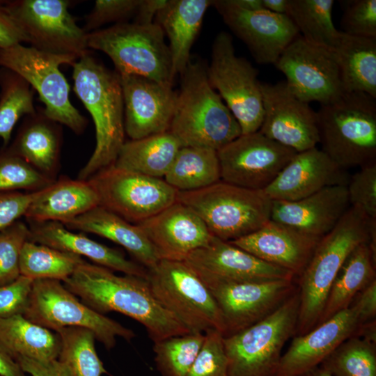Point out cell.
Segmentation results:
<instances>
[{"mask_svg": "<svg viewBox=\"0 0 376 376\" xmlns=\"http://www.w3.org/2000/svg\"><path fill=\"white\" fill-rule=\"evenodd\" d=\"M320 366L333 376H376V343L357 336L350 337Z\"/></svg>", "mask_w": 376, "mask_h": 376, "instance_id": "obj_40", "label": "cell"}, {"mask_svg": "<svg viewBox=\"0 0 376 376\" xmlns=\"http://www.w3.org/2000/svg\"><path fill=\"white\" fill-rule=\"evenodd\" d=\"M27 42V39L9 13L0 7V49Z\"/></svg>", "mask_w": 376, "mask_h": 376, "instance_id": "obj_52", "label": "cell"}, {"mask_svg": "<svg viewBox=\"0 0 376 376\" xmlns=\"http://www.w3.org/2000/svg\"><path fill=\"white\" fill-rule=\"evenodd\" d=\"M29 240L84 256L96 265L125 274L146 279L148 269L127 259L119 251L76 233L58 221L31 222Z\"/></svg>", "mask_w": 376, "mask_h": 376, "instance_id": "obj_27", "label": "cell"}, {"mask_svg": "<svg viewBox=\"0 0 376 376\" xmlns=\"http://www.w3.org/2000/svg\"><path fill=\"white\" fill-rule=\"evenodd\" d=\"M180 75L169 132L182 146L218 151L240 136L238 122L208 80L207 65L191 59Z\"/></svg>", "mask_w": 376, "mask_h": 376, "instance_id": "obj_4", "label": "cell"}, {"mask_svg": "<svg viewBox=\"0 0 376 376\" xmlns=\"http://www.w3.org/2000/svg\"><path fill=\"white\" fill-rule=\"evenodd\" d=\"M201 279L221 311L224 324V337L239 332L268 316L297 289L295 280L230 281Z\"/></svg>", "mask_w": 376, "mask_h": 376, "instance_id": "obj_15", "label": "cell"}, {"mask_svg": "<svg viewBox=\"0 0 376 376\" xmlns=\"http://www.w3.org/2000/svg\"><path fill=\"white\" fill-rule=\"evenodd\" d=\"M350 205L376 219V162L360 167L347 185Z\"/></svg>", "mask_w": 376, "mask_h": 376, "instance_id": "obj_47", "label": "cell"}, {"mask_svg": "<svg viewBox=\"0 0 376 376\" xmlns=\"http://www.w3.org/2000/svg\"><path fill=\"white\" fill-rule=\"evenodd\" d=\"M263 118L259 132L297 152L320 142L316 112L297 97L285 81L260 84Z\"/></svg>", "mask_w": 376, "mask_h": 376, "instance_id": "obj_18", "label": "cell"}, {"mask_svg": "<svg viewBox=\"0 0 376 376\" xmlns=\"http://www.w3.org/2000/svg\"><path fill=\"white\" fill-rule=\"evenodd\" d=\"M350 176L317 147L297 152L263 191L272 201H293L325 187L347 185Z\"/></svg>", "mask_w": 376, "mask_h": 376, "instance_id": "obj_24", "label": "cell"}, {"mask_svg": "<svg viewBox=\"0 0 376 376\" xmlns=\"http://www.w3.org/2000/svg\"><path fill=\"white\" fill-rule=\"evenodd\" d=\"M84 260L72 253L26 241L19 259L20 275L33 281L55 279L63 281Z\"/></svg>", "mask_w": 376, "mask_h": 376, "instance_id": "obj_38", "label": "cell"}, {"mask_svg": "<svg viewBox=\"0 0 376 376\" xmlns=\"http://www.w3.org/2000/svg\"><path fill=\"white\" fill-rule=\"evenodd\" d=\"M375 234L376 219L350 206L334 228L318 241L297 277L299 307L295 336L305 334L317 326L341 266L358 245L369 242Z\"/></svg>", "mask_w": 376, "mask_h": 376, "instance_id": "obj_2", "label": "cell"}, {"mask_svg": "<svg viewBox=\"0 0 376 376\" xmlns=\"http://www.w3.org/2000/svg\"><path fill=\"white\" fill-rule=\"evenodd\" d=\"M376 256L369 242L358 245L339 269L317 325L350 306L355 297L376 279Z\"/></svg>", "mask_w": 376, "mask_h": 376, "instance_id": "obj_32", "label": "cell"}, {"mask_svg": "<svg viewBox=\"0 0 376 376\" xmlns=\"http://www.w3.org/2000/svg\"><path fill=\"white\" fill-rule=\"evenodd\" d=\"M183 147L169 131L125 141L113 165L120 169L162 178Z\"/></svg>", "mask_w": 376, "mask_h": 376, "instance_id": "obj_34", "label": "cell"}, {"mask_svg": "<svg viewBox=\"0 0 376 376\" xmlns=\"http://www.w3.org/2000/svg\"><path fill=\"white\" fill-rule=\"evenodd\" d=\"M375 99L344 92L316 112L321 150L343 169L375 162Z\"/></svg>", "mask_w": 376, "mask_h": 376, "instance_id": "obj_5", "label": "cell"}, {"mask_svg": "<svg viewBox=\"0 0 376 376\" xmlns=\"http://www.w3.org/2000/svg\"><path fill=\"white\" fill-rule=\"evenodd\" d=\"M207 75L238 122L242 134L258 132L263 118L258 72L246 59L236 55L230 33L221 31L216 36Z\"/></svg>", "mask_w": 376, "mask_h": 376, "instance_id": "obj_12", "label": "cell"}, {"mask_svg": "<svg viewBox=\"0 0 376 376\" xmlns=\"http://www.w3.org/2000/svg\"><path fill=\"white\" fill-rule=\"evenodd\" d=\"M201 278L230 281L295 280L289 271L266 263L229 242L212 236L185 260Z\"/></svg>", "mask_w": 376, "mask_h": 376, "instance_id": "obj_22", "label": "cell"}, {"mask_svg": "<svg viewBox=\"0 0 376 376\" xmlns=\"http://www.w3.org/2000/svg\"><path fill=\"white\" fill-rule=\"evenodd\" d=\"M363 323L376 319V279L363 289L352 302Z\"/></svg>", "mask_w": 376, "mask_h": 376, "instance_id": "obj_53", "label": "cell"}, {"mask_svg": "<svg viewBox=\"0 0 376 376\" xmlns=\"http://www.w3.org/2000/svg\"><path fill=\"white\" fill-rule=\"evenodd\" d=\"M36 191L0 192V230L24 216Z\"/></svg>", "mask_w": 376, "mask_h": 376, "instance_id": "obj_50", "label": "cell"}, {"mask_svg": "<svg viewBox=\"0 0 376 376\" xmlns=\"http://www.w3.org/2000/svg\"><path fill=\"white\" fill-rule=\"evenodd\" d=\"M78 59L17 44L0 49V66L20 76L36 91L45 107V116L77 134L87 126L86 118L70 100V86L60 70L63 64Z\"/></svg>", "mask_w": 376, "mask_h": 376, "instance_id": "obj_10", "label": "cell"}, {"mask_svg": "<svg viewBox=\"0 0 376 376\" xmlns=\"http://www.w3.org/2000/svg\"><path fill=\"white\" fill-rule=\"evenodd\" d=\"M299 307V289L259 322L224 337L229 376H274L282 349L295 336Z\"/></svg>", "mask_w": 376, "mask_h": 376, "instance_id": "obj_8", "label": "cell"}, {"mask_svg": "<svg viewBox=\"0 0 376 376\" xmlns=\"http://www.w3.org/2000/svg\"><path fill=\"white\" fill-rule=\"evenodd\" d=\"M141 3V0H97L86 16L84 30L88 33L107 23L125 22V19L136 15Z\"/></svg>", "mask_w": 376, "mask_h": 376, "instance_id": "obj_48", "label": "cell"}, {"mask_svg": "<svg viewBox=\"0 0 376 376\" xmlns=\"http://www.w3.org/2000/svg\"><path fill=\"white\" fill-rule=\"evenodd\" d=\"M296 153L259 131L241 134L217 151L221 180L263 191Z\"/></svg>", "mask_w": 376, "mask_h": 376, "instance_id": "obj_16", "label": "cell"}, {"mask_svg": "<svg viewBox=\"0 0 376 376\" xmlns=\"http://www.w3.org/2000/svg\"><path fill=\"white\" fill-rule=\"evenodd\" d=\"M69 230L93 233L125 249L147 269L160 260L143 229L101 205L63 224Z\"/></svg>", "mask_w": 376, "mask_h": 376, "instance_id": "obj_30", "label": "cell"}, {"mask_svg": "<svg viewBox=\"0 0 376 376\" xmlns=\"http://www.w3.org/2000/svg\"><path fill=\"white\" fill-rule=\"evenodd\" d=\"M54 181L24 159L9 152L0 154V192L42 189Z\"/></svg>", "mask_w": 376, "mask_h": 376, "instance_id": "obj_43", "label": "cell"}, {"mask_svg": "<svg viewBox=\"0 0 376 376\" xmlns=\"http://www.w3.org/2000/svg\"><path fill=\"white\" fill-rule=\"evenodd\" d=\"M308 376H333L325 369L322 368L320 366L315 368L308 373Z\"/></svg>", "mask_w": 376, "mask_h": 376, "instance_id": "obj_59", "label": "cell"}, {"mask_svg": "<svg viewBox=\"0 0 376 376\" xmlns=\"http://www.w3.org/2000/svg\"><path fill=\"white\" fill-rule=\"evenodd\" d=\"M212 6L260 64L274 65L285 49L299 35L287 15L265 9L245 10L235 5L232 0H214Z\"/></svg>", "mask_w": 376, "mask_h": 376, "instance_id": "obj_19", "label": "cell"}, {"mask_svg": "<svg viewBox=\"0 0 376 376\" xmlns=\"http://www.w3.org/2000/svg\"><path fill=\"white\" fill-rule=\"evenodd\" d=\"M274 65L285 76L292 93L307 103L324 104L344 93L334 52L308 42L300 34Z\"/></svg>", "mask_w": 376, "mask_h": 376, "instance_id": "obj_17", "label": "cell"}, {"mask_svg": "<svg viewBox=\"0 0 376 376\" xmlns=\"http://www.w3.org/2000/svg\"><path fill=\"white\" fill-rule=\"evenodd\" d=\"M264 9L277 14L286 15L288 0H262Z\"/></svg>", "mask_w": 376, "mask_h": 376, "instance_id": "obj_57", "label": "cell"}, {"mask_svg": "<svg viewBox=\"0 0 376 376\" xmlns=\"http://www.w3.org/2000/svg\"><path fill=\"white\" fill-rule=\"evenodd\" d=\"M320 240L270 219L255 232L229 242L297 278Z\"/></svg>", "mask_w": 376, "mask_h": 376, "instance_id": "obj_26", "label": "cell"}, {"mask_svg": "<svg viewBox=\"0 0 376 376\" xmlns=\"http://www.w3.org/2000/svg\"><path fill=\"white\" fill-rule=\"evenodd\" d=\"M73 90L91 114L95 129L94 151L80 170L86 180L113 165L125 143L124 106L119 76L89 54L72 65Z\"/></svg>", "mask_w": 376, "mask_h": 376, "instance_id": "obj_3", "label": "cell"}, {"mask_svg": "<svg viewBox=\"0 0 376 376\" xmlns=\"http://www.w3.org/2000/svg\"><path fill=\"white\" fill-rule=\"evenodd\" d=\"M340 31L345 34L376 38V0L340 1Z\"/></svg>", "mask_w": 376, "mask_h": 376, "instance_id": "obj_46", "label": "cell"}, {"mask_svg": "<svg viewBox=\"0 0 376 376\" xmlns=\"http://www.w3.org/2000/svg\"><path fill=\"white\" fill-rule=\"evenodd\" d=\"M344 92H359L376 98V38L341 32L334 52Z\"/></svg>", "mask_w": 376, "mask_h": 376, "instance_id": "obj_33", "label": "cell"}, {"mask_svg": "<svg viewBox=\"0 0 376 376\" xmlns=\"http://www.w3.org/2000/svg\"><path fill=\"white\" fill-rule=\"evenodd\" d=\"M26 116L11 152L52 178L60 151L58 123L48 118L42 108Z\"/></svg>", "mask_w": 376, "mask_h": 376, "instance_id": "obj_31", "label": "cell"}, {"mask_svg": "<svg viewBox=\"0 0 376 376\" xmlns=\"http://www.w3.org/2000/svg\"><path fill=\"white\" fill-rule=\"evenodd\" d=\"M187 376H229L224 336L211 329L205 333L203 345Z\"/></svg>", "mask_w": 376, "mask_h": 376, "instance_id": "obj_45", "label": "cell"}, {"mask_svg": "<svg viewBox=\"0 0 376 376\" xmlns=\"http://www.w3.org/2000/svg\"><path fill=\"white\" fill-rule=\"evenodd\" d=\"M205 339V333L189 332L153 343L155 361L162 376H187Z\"/></svg>", "mask_w": 376, "mask_h": 376, "instance_id": "obj_42", "label": "cell"}, {"mask_svg": "<svg viewBox=\"0 0 376 376\" xmlns=\"http://www.w3.org/2000/svg\"><path fill=\"white\" fill-rule=\"evenodd\" d=\"M66 0H17L2 6L36 49L77 59L88 54V33L68 10Z\"/></svg>", "mask_w": 376, "mask_h": 376, "instance_id": "obj_13", "label": "cell"}, {"mask_svg": "<svg viewBox=\"0 0 376 376\" xmlns=\"http://www.w3.org/2000/svg\"><path fill=\"white\" fill-rule=\"evenodd\" d=\"M23 315L55 332L65 327L87 329L107 350L116 345L118 337L130 341L135 336L132 330L88 306L55 279L33 281Z\"/></svg>", "mask_w": 376, "mask_h": 376, "instance_id": "obj_11", "label": "cell"}, {"mask_svg": "<svg viewBox=\"0 0 376 376\" xmlns=\"http://www.w3.org/2000/svg\"><path fill=\"white\" fill-rule=\"evenodd\" d=\"M212 0H168L154 23L167 36L173 77L182 75L190 58V51Z\"/></svg>", "mask_w": 376, "mask_h": 376, "instance_id": "obj_29", "label": "cell"}, {"mask_svg": "<svg viewBox=\"0 0 376 376\" xmlns=\"http://www.w3.org/2000/svg\"><path fill=\"white\" fill-rule=\"evenodd\" d=\"M334 0H288L286 15L308 42L334 52L340 36L332 20Z\"/></svg>", "mask_w": 376, "mask_h": 376, "instance_id": "obj_37", "label": "cell"}, {"mask_svg": "<svg viewBox=\"0 0 376 376\" xmlns=\"http://www.w3.org/2000/svg\"><path fill=\"white\" fill-rule=\"evenodd\" d=\"M167 3L168 0H141L134 22L143 25L153 24L156 15Z\"/></svg>", "mask_w": 376, "mask_h": 376, "instance_id": "obj_54", "label": "cell"}, {"mask_svg": "<svg viewBox=\"0 0 376 376\" xmlns=\"http://www.w3.org/2000/svg\"><path fill=\"white\" fill-rule=\"evenodd\" d=\"M361 321L351 304L305 334L295 336L274 376H301L319 366L343 342L355 336Z\"/></svg>", "mask_w": 376, "mask_h": 376, "instance_id": "obj_21", "label": "cell"}, {"mask_svg": "<svg viewBox=\"0 0 376 376\" xmlns=\"http://www.w3.org/2000/svg\"><path fill=\"white\" fill-rule=\"evenodd\" d=\"M0 342L15 359L49 361L58 358L59 335L19 314L0 318Z\"/></svg>", "mask_w": 376, "mask_h": 376, "instance_id": "obj_35", "label": "cell"}, {"mask_svg": "<svg viewBox=\"0 0 376 376\" xmlns=\"http://www.w3.org/2000/svg\"><path fill=\"white\" fill-rule=\"evenodd\" d=\"M24 373L31 376H72L69 369L60 360L40 361L25 357L16 359Z\"/></svg>", "mask_w": 376, "mask_h": 376, "instance_id": "obj_51", "label": "cell"}, {"mask_svg": "<svg viewBox=\"0 0 376 376\" xmlns=\"http://www.w3.org/2000/svg\"><path fill=\"white\" fill-rule=\"evenodd\" d=\"M88 46L106 54L119 75H139L173 87L169 49L155 23L125 22L98 29L88 33Z\"/></svg>", "mask_w": 376, "mask_h": 376, "instance_id": "obj_7", "label": "cell"}, {"mask_svg": "<svg viewBox=\"0 0 376 376\" xmlns=\"http://www.w3.org/2000/svg\"><path fill=\"white\" fill-rule=\"evenodd\" d=\"M15 359L0 342V376H24Z\"/></svg>", "mask_w": 376, "mask_h": 376, "instance_id": "obj_55", "label": "cell"}, {"mask_svg": "<svg viewBox=\"0 0 376 376\" xmlns=\"http://www.w3.org/2000/svg\"><path fill=\"white\" fill-rule=\"evenodd\" d=\"M29 237V226L19 220L0 230V286L20 276L21 251Z\"/></svg>", "mask_w": 376, "mask_h": 376, "instance_id": "obj_44", "label": "cell"}, {"mask_svg": "<svg viewBox=\"0 0 376 376\" xmlns=\"http://www.w3.org/2000/svg\"><path fill=\"white\" fill-rule=\"evenodd\" d=\"M118 76L125 132L131 140L169 131L177 100L172 87L139 75Z\"/></svg>", "mask_w": 376, "mask_h": 376, "instance_id": "obj_20", "label": "cell"}, {"mask_svg": "<svg viewBox=\"0 0 376 376\" xmlns=\"http://www.w3.org/2000/svg\"><path fill=\"white\" fill-rule=\"evenodd\" d=\"M98 205V194L88 180L63 178L36 191L24 217L31 222L64 224Z\"/></svg>", "mask_w": 376, "mask_h": 376, "instance_id": "obj_28", "label": "cell"}, {"mask_svg": "<svg viewBox=\"0 0 376 376\" xmlns=\"http://www.w3.org/2000/svg\"><path fill=\"white\" fill-rule=\"evenodd\" d=\"M355 336L376 343V319L362 323Z\"/></svg>", "mask_w": 376, "mask_h": 376, "instance_id": "obj_56", "label": "cell"}, {"mask_svg": "<svg viewBox=\"0 0 376 376\" xmlns=\"http://www.w3.org/2000/svg\"><path fill=\"white\" fill-rule=\"evenodd\" d=\"M237 6L249 10L264 9L262 0H232Z\"/></svg>", "mask_w": 376, "mask_h": 376, "instance_id": "obj_58", "label": "cell"}, {"mask_svg": "<svg viewBox=\"0 0 376 376\" xmlns=\"http://www.w3.org/2000/svg\"><path fill=\"white\" fill-rule=\"evenodd\" d=\"M100 198V205L139 224L177 201L178 191L164 179L116 167L104 168L88 180Z\"/></svg>", "mask_w": 376, "mask_h": 376, "instance_id": "obj_14", "label": "cell"}, {"mask_svg": "<svg viewBox=\"0 0 376 376\" xmlns=\"http://www.w3.org/2000/svg\"><path fill=\"white\" fill-rule=\"evenodd\" d=\"M62 282L97 312L114 311L135 320L144 326L153 343L189 333L159 303L144 278L118 276L111 269L84 260Z\"/></svg>", "mask_w": 376, "mask_h": 376, "instance_id": "obj_1", "label": "cell"}, {"mask_svg": "<svg viewBox=\"0 0 376 376\" xmlns=\"http://www.w3.org/2000/svg\"><path fill=\"white\" fill-rule=\"evenodd\" d=\"M138 225L160 260L183 261L192 251L207 245L212 237L201 217L178 201Z\"/></svg>", "mask_w": 376, "mask_h": 376, "instance_id": "obj_23", "label": "cell"}, {"mask_svg": "<svg viewBox=\"0 0 376 376\" xmlns=\"http://www.w3.org/2000/svg\"><path fill=\"white\" fill-rule=\"evenodd\" d=\"M7 70L0 79V138L5 146L19 118L37 110L33 104L34 90L20 76Z\"/></svg>", "mask_w": 376, "mask_h": 376, "instance_id": "obj_41", "label": "cell"}, {"mask_svg": "<svg viewBox=\"0 0 376 376\" xmlns=\"http://www.w3.org/2000/svg\"><path fill=\"white\" fill-rule=\"evenodd\" d=\"M350 207L347 185H333L299 200L272 201L271 220L320 240Z\"/></svg>", "mask_w": 376, "mask_h": 376, "instance_id": "obj_25", "label": "cell"}, {"mask_svg": "<svg viewBox=\"0 0 376 376\" xmlns=\"http://www.w3.org/2000/svg\"><path fill=\"white\" fill-rule=\"evenodd\" d=\"M61 347L58 359L65 364L72 376H102L107 373L95 347V335L81 327H65L56 331Z\"/></svg>", "mask_w": 376, "mask_h": 376, "instance_id": "obj_39", "label": "cell"}, {"mask_svg": "<svg viewBox=\"0 0 376 376\" xmlns=\"http://www.w3.org/2000/svg\"><path fill=\"white\" fill-rule=\"evenodd\" d=\"M177 201L193 210L211 235L224 241L248 235L271 219L272 201L263 190L222 180L199 190L178 191Z\"/></svg>", "mask_w": 376, "mask_h": 376, "instance_id": "obj_6", "label": "cell"}, {"mask_svg": "<svg viewBox=\"0 0 376 376\" xmlns=\"http://www.w3.org/2000/svg\"><path fill=\"white\" fill-rule=\"evenodd\" d=\"M146 279L159 303L189 332L215 329L224 336L219 308L207 285L187 263L161 259L148 269Z\"/></svg>", "mask_w": 376, "mask_h": 376, "instance_id": "obj_9", "label": "cell"}, {"mask_svg": "<svg viewBox=\"0 0 376 376\" xmlns=\"http://www.w3.org/2000/svg\"><path fill=\"white\" fill-rule=\"evenodd\" d=\"M33 280L19 276L13 282L0 286V318L24 314Z\"/></svg>", "mask_w": 376, "mask_h": 376, "instance_id": "obj_49", "label": "cell"}, {"mask_svg": "<svg viewBox=\"0 0 376 376\" xmlns=\"http://www.w3.org/2000/svg\"><path fill=\"white\" fill-rule=\"evenodd\" d=\"M178 191H196L221 180L217 151L182 147L164 179Z\"/></svg>", "mask_w": 376, "mask_h": 376, "instance_id": "obj_36", "label": "cell"}]
</instances>
